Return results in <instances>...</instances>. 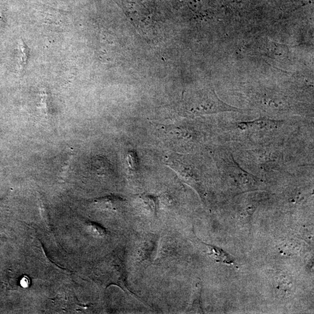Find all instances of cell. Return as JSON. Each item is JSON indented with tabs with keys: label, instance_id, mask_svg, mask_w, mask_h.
<instances>
[{
	"label": "cell",
	"instance_id": "cell-10",
	"mask_svg": "<svg viewBox=\"0 0 314 314\" xmlns=\"http://www.w3.org/2000/svg\"><path fill=\"white\" fill-rule=\"evenodd\" d=\"M2 18H0V31H1L2 28Z\"/></svg>",
	"mask_w": 314,
	"mask_h": 314
},
{
	"label": "cell",
	"instance_id": "cell-8",
	"mask_svg": "<svg viewBox=\"0 0 314 314\" xmlns=\"http://www.w3.org/2000/svg\"><path fill=\"white\" fill-rule=\"evenodd\" d=\"M19 69L21 71L25 69V67L27 64L28 59V50L27 46H25L23 41L21 40L19 43Z\"/></svg>",
	"mask_w": 314,
	"mask_h": 314
},
{
	"label": "cell",
	"instance_id": "cell-5",
	"mask_svg": "<svg viewBox=\"0 0 314 314\" xmlns=\"http://www.w3.org/2000/svg\"><path fill=\"white\" fill-rule=\"evenodd\" d=\"M276 122L270 120V119H257L252 122H242L239 123L238 127L241 130L244 131L247 129L254 128L257 129H271L276 126Z\"/></svg>",
	"mask_w": 314,
	"mask_h": 314
},
{
	"label": "cell",
	"instance_id": "cell-4",
	"mask_svg": "<svg viewBox=\"0 0 314 314\" xmlns=\"http://www.w3.org/2000/svg\"><path fill=\"white\" fill-rule=\"evenodd\" d=\"M125 200L121 197L116 196H110L97 199L95 201L96 205L100 208L105 209L116 210L121 208L124 205Z\"/></svg>",
	"mask_w": 314,
	"mask_h": 314
},
{
	"label": "cell",
	"instance_id": "cell-1",
	"mask_svg": "<svg viewBox=\"0 0 314 314\" xmlns=\"http://www.w3.org/2000/svg\"><path fill=\"white\" fill-rule=\"evenodd\" d=\"M187 104V108L194 114H216L226 111H239V109L220 100L213 89L194 93Z\"/></svg>",
	"mask_w": 314,
	"mask_h": 314
},
{
	"label": "cell",
	"instance_id": "cell-6",
	"mask_svg": "<svg viewBox=\"0 0 314 314\" xmlns=\"http://www.w3.org/2000/svg\"><path fill=\"white\" fill-rule=\"evenodd\" d=\"M203 244L206 245L207 248H208L209 254L211 255L215 261L223 262V263L229 264H232L233 262H234V259L230 257L229 254L223 251L222 248L216 247V246L204 244V243Z\"/></svg>",
	"mask_w": 314,
	"mask_h": 314
},
{
	"label": "cell",
	"instance_id": "cell-3",
	"mask_svg": "<svg viewBox=\"0 0 314 314\" xmlns=\"http://www.w3.org/2000/svg\"><path fill=\"white\" fill-rule=\"evenodd\" d=\"M137 200L141 209L148 214L157 217L160 207V201L157 196L141 194L138 196Z\"/></svg>",
	"mask_w": 314,
	"mask_h": 314
},
{
	"label": "cell",
	"instance_id": "cell-9",
	"mask_svg": "<svg viewBox=\"0 0 314 314\" xmlns=\"http://www.w3.org/2000/svg\"><path fill=\"white\" fill-rule=\"evenodd\" d=\"M126 163L129 169L137 172L139 169V163L138 155L134 151H129L126 156Z\"/></svg>",
	"mask_w": 314,
	"mask_h": 314
},
{
	"label": "cell",
	"instance_id": "cell-7",
	"mask_svg": "<svg viewBox=\"0 0 314 314\" xmlns=\"http://www.w3.org/2000/svg\"><path fill=\"white\" fill-rule=\"evenodd\" d=\"M87 228L89 232L93 236L97 238H105L107 235L106 230L102 226L95 222H89L87 223Z\"/></svg>",
	"mask_w": 314,
	"mask_h": 314
},
{
	"label": "cell",
	"instance_id": "cell-2",
	"mask_svg": "<svg viewBox=\"0 0 314 314\" xmlns=\"http://www.w3.org/2000/svg\"><path fill=\"white\" fill-rule=\"evenodd\" d=\"M159 239V235L152 233H148L142 238L138 250L140 263H153L157 256Z\"/></svg>",
	"mask_w": 314,
	"mask_h": 314
}]
</instances>
